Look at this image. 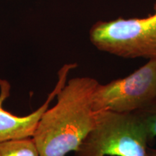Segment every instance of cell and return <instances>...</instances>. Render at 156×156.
<instances>
[{"label": "cell", "mask_w": 156, "mask_h": 156, "mask_svg": "<svg viewBox=\"0 0 156 156\" xmlns=\"http://www.w3.org/2000/svg\"><path fill=\"white\" fill-rule=\"evenodd\" d=\"M147 156H156V149H155V148L148 147Z\"/></svg>", "instance_id": "8"}, {"label": "cell", "mask_w": 156, "mask_h": 156, "mask_svg": "<svg viewBox=\"0 0 156 156\" xmlns=\"http://www.w3.org/2000/svg\"><path fill=\"white\" fill-rule=\"evenodd\" d=\"M0 156H40L33 138L0 142Z\"/></svg>", "instance_id": "6"}, {"label": "cell", "mask_w": 156, "mask_h": 156, "mask_svg": "<svg viewBox=\"0 0 156 156\" xmlns=\"http://www.w3.org/2000/svg\"><path fill=\"white\" fill-rule=\"evenodd\" d=\"M155 100L156 58H152L125 77L98 83L93 93V108L95 112L134 113Z\"/></svg>", "instance_id": "4"}, {"label": "cell", "mask_w": 156, "mask_h": 156, "mask_svg": "<svg viewBox=\"0 0 156 156\" xmlns=\"http://www.w3.org/2000/svg\"><path fill=\"white\" fill-rule=\"evenodd\" d=\"M75 66L76 64L64 65L58 72L56 87L45 103L35 112L25 116H15L3 108L4 102L10 95L11 85L6 80L0 79V142L33 137L43 114L66 83L69 72Z\"/></svg>", "instance_id": "5"}, {"label": "cell", "mask_w": 156, "mask_h": 156, "mask_svg": "<svg viewBox=\"0 0 156 156\" xmlns=\"http://www.w3.org/2000/svg\"><path fill=\"white\" fill-rule=\"evenodd\" d=\"M149 143L145 126L135 113L101 111L75 156H147Z\"/></svg>", "instance_id": "2"}, {"label": "cell", "mask_w": 156, "mask_h": 156, "mask_svg": "<svg viewBox=\"0 0 156 156\" xmlns=\"http://www.w3.org/2000/svg\"><path fill=\"white\" fill-rule=\"evenodd\" d=\"M153 13L143 18L98 21L90 30L97 49L124 58H156V0Z\"/></svg>", "instance_id": "3"}, {"label": "cell", "mask_w": 156, "mask_h": 156, "mask_svg": "<svg viewBox=\"0 0 156 156\" xmlns=\"http://www.w3.org/2000/svg\"><path fill=\"white\" fill-rule=\"evenodd\" d=\"M98 81L90 77L69 80L57 102L41 118L33 140L40 156H66L75 152L95 122L93 95Z\"/></svg>", "instance_id": "1"}, {"label": "cell", "mask_w": 156, "mask_h": 156, "mask_svg": "<svg viewBox=\"0 0 156 156\" xmlns=\"http://www.w3.org/2000/svg\"><path fill=\"white\" fill-rule=\"evenodd\" d=\"M134 113L143 123L149 142H153L156 137V100L149 106Z\"/></svg>", "instance_id": "7"}]
</instances>
